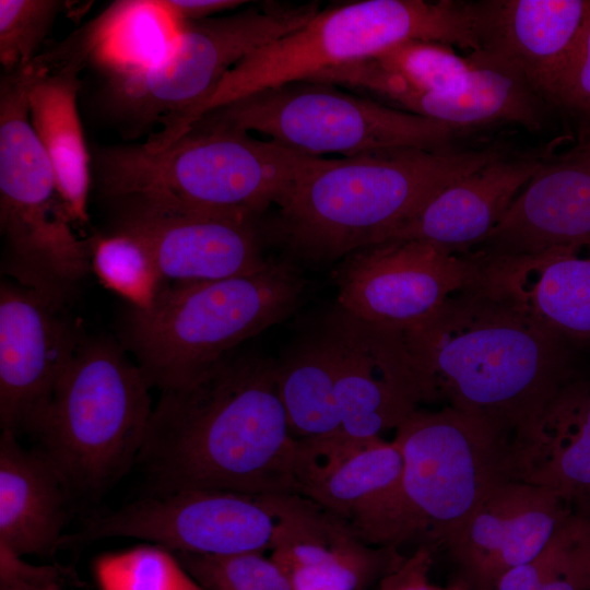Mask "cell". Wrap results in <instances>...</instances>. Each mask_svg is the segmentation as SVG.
I'll use <instances>...</instances> for the list:
<instances>
[{"mask_svg":"<svg viewBox=\"0 0 590 590\" xmlns=\"http://www.w3.org/2000/svg\"><path fill=\"white\" fill-rule=\"evenodd\" d=\"M402 386L417 408L441 402L512 447L575 375L569 343L479 276L432 315L398 332Z\"/></svg>","mask_w":590,"mask_h":590,"instance_id":"obj_1","label":"cell"},{"mask_svg":"<svg viewBox=\"0 0 590 590\" xmlns=\"http://www.w3.org/2000/svg\"><path fill=\"white\" fill-rule=\"evenodd\" d=\"M297 439L282 403L275 359L232 352L161 391L137 460L150 494L222 489L297 495Z\"/></svg>","mask_w":590,"mask_h":590,"instance_id":"obj_2","label":"cell"},{"mask_svg":"<svg viewBox=\"0 0 590 590\" xmlns=\"http://www.w3.org/2000/svg\"><path fill=\"white\" fill-rule=\"evenodd\" d=\"M498 148L399 149L324 158L276 206L270 232L300 266L339 262L381 243Z\"/></svg>","mask_w":590,"mask_h":590,"instance_id":"obj_3","label":"cell"},{"mask_svg":"<svg viewBox=\"0 0 590 590\" xmlns=\"http://www.w3.org/2000/svg\"><path fill=\"white\" fill-rule=\"evenodd\" d=\"M324 158L200 118L165 146H111L96 154L98 187L138 199L256 220L279 206Z\"/></svg>","mask_w":590,"mask_h":590,"instance_id":"obj_4","label":"cell"},{"mask_svg":"<svg viewBox=\"0 0 590 590\" xmlns=\"http://www.w3.org/2000/svg\"><path fill=\"white\" fill-rule=\"evenodd\" d=\"M305 288L302 268L286 258L252 274L164 285L149 308L123 314L121 345L152 388L179 387L291 317Z\"/></svg>","mask_w":590,"mask_h":590,"instance_id":"obj_5","label":"cell"},{"mask_svg":"<svg viewBox=\"0 0 590 590\" xmlns=\"http://www.w3.org/2000/svg\"><path fill=\"white\" fill-rule=\"evenodd\" d=\"M409 40L479 50L467 2L357 0L320 10L297 30L255 50L233 67L197 107L165 128L175 139L205 114L252 93L311 80L324 71L370 59Z\"/></svg>","mask_w":590,"mask_h":590,"instance_id":"obj_6","label":"cell"},{"mask_svg":"<svg viewBox=\"0 0 590 590\" xmlns=\"http://www.w3.org/2000/svg\"><path fill=\"white\" fill-rule=\"evenodd\" d=\"M151 388L121 344L81 340L32 435L71 498L101 497L137 464Z\"/></svg>","mask_w":590,"mask_h":590,"instance_id":"obj_7","label":"cell"},{"mask_svg":"<svg viewBox=\"0 0 590 590\" xmlns=\"http://www.w3.org/2000/svg\"><path fill=\"white\" fill-rule=\"evenodd\" d=\"M28 68L0 84V228L2 271L63 306L91 271V241L74 233L51 163L28 116Z\"/></svg>","mask_w":590,"mask_h":590,"instance_id":"obj_8","label":"cell"},{"mask_svg":"<svg viewBox=\"0 0 590 590\" xmlns=\"http://www.w3.org/2000/svg\"><path fill=\"white\" fill-rule=\"evenodd\" d=\"M201 118L261 133L318 157L328 153L350 157L399 149H445L464 133L448 123L315 80L252 93Z\"/></svg>","mask_w":590,"mask_h":590,"instance_id":"obj_9","label":"cell"},{"mask_svg":"<svg viewBox=\"0 0 590 590\" xmlns=\"http://www.w3.org/2000/svg\"><path fill=\"white\" fill-rule=\"evenodd\" d=\"M409 540L446 545L485 496L516 480L512 444L479 420L444 406L414 410L396 429Z\"/></svg>","mask_w":590,"mask_h":590,"instance_id":"obj_10","label":"cell"},{"mask_svg":"<svg viewBox=\"0 0 590 590\" xmlns=\"http://www.w3.org/2000/svg\"><path fill=\"white\" fill-rule=\"evenodd\" d=\"M319 11L317 2H266L224 16L185 22L158 62L109 79L115 108L135 125L172 122L203 102L245 57L303 26Z\"/></svg>","mask_w":590,"mask_h":590,"instance_id":"obj_11","label":"cell"},{"mask_svg":"<svg viewBox=\"0 0 590 590\" xmlns=\"http://www.w3.org/2000/svg\"><path fill=\"white\" fill-rule=\"evenodd\" d=\"M279 526L273 496L184 489L137 499L88 517L61 546L133 538L173 552L227 555L271 550Z\"/></svg>","mask_w":590,"mask_h":590,"instance_id":"obj_12","label":"cell"},{"mask_svg":"<svg viewBox=\"0 0 590 590\" xmlns=\"http://www.w3.org/2000/svg\"><path fill=\"white\" fill-rule=\"evenodd\" d=\"M480 261L423 240H385L357 249L331 272L337 304L378 328L402 332L480 274Z\"/></svg>","mask_w":590,"mask_h":590,"instance_id":"obj_13","label":"cell"},{"mask_svg":"<svg viewBox=\"0 0 590 590\" xmlns=\"http://www.w3.org/2000/svg\"><path fill=\"white\" fill-rule=\"evenodd\" d=\"M402 467L393 440L320 442L299 460L297 495L338 518L362 542L396 548L409 542Z\"/></svg>","mask_w":590,"mask_h":590,"instance_id":"obj_14","label":"cell"},{"mask_svg":"<svg viewBox=\"0 0 590 590\" xmlns=\"http://www.w3.org/2000/svg\"><path fill=\"white\" fill-rule=\"evenodd\" d=\"M118 201L122 209L116 231L145 245L164 282L252 274L271 261L263 256L253 219L138 199Z\"/></svg>","mask_w":590,"mask_h":590,"instance_id":"obj_15","label":"cell"},{"mask_svg":"<svg viewBox=\"0 0 590 590\" xmlns=\"http://www.w3.org/2000/svg\"><path fill=\"white\" fill-rule=\"evenodd\" d=\"M61 308L19 284L1 283V430L33 435L81 342Z\"/></svg>","mask_w":590,"mask_h":590,"instance_id":"obj_16","label":"cell"},{"mask_svg":"<svg viewBox=\"0 0 590 590\" xmlns=\"http://www.w3.org/2000/svg\"><path fill=\"white\" fill-rule=\"evenodd\" d=\"M571 511L554 492L508 480L485 496L445 546L472 590H488L504 573L536 557Z\"/></svg>","mask_w":590,"mask_h":590,"instance_id":"obj_17","label":"cell"},{"mask_svg":"<svg viewBox=\"0 0 590 590\" xmlns=\"http://www.w3.org/2000/svg\"><path fill=\"white\" fill-rule=\"evenodd\" d=\"M334 355V400L344 437L368 441L417 408L400 387L398 332L373 326L337 303L323 312Z\"/></svg>","mask_w":590,"mask_h":590,"instance_id":"obj_18","label":"cell"},{"mask_svg":"<svg viewBox=\"0 0 590 590\" xmlns=\"http://www.w3.org/2000/svg\"><path fill=\"white\" fill-rule=\"evenodd\" d=\"M279 526L271 558L293 590H366L403 558L394 547L373 548L342 521L299 495L273 496Z\"/></svg>","mask_w":590,"mask_h":590,"instance_id":"obj_19","label":"cell"},{"mask_svg":"<svg viewBox=\"0 0 590 590\" xmlns=\"http://www.w3.org/2000/svg\"><path fill=\"white\" fill-rule=\"evenodd\" d=\"M590 247V145L542 166L469 253L491 258Z\"/></svg>","mask_w":590,"mask_h":590,"instance_id":"obj_20","label":"cell"},{"mask_svg":"<svg viewBox=\"0 0 590 590\" xmlns=\"http://www.w3.org/2000/svg\"><path fill=\"white\" fill-rule=\"evenodd\" d=\"M468 5L477 51L512 66L552 105L590 0H484Z\"/></svg>","mask_w":590,"mask_h":590,"instance_id":"obj_21","label":"cell"},{"mask_svg":"<svg viewBox=\"0 0 590 590\" xmlns=\"http://www.w3.org/2000/svg\"><path fill=\"white\" fill-rule=\"evenodd\" d=\"M90 58L87 30L28 64L32 127L54 168L60 197L74 223H86L90 156L78 108L79 73Z\"/></svg>","mask_w":590,"mask_h":590,"instance_id":"obj_22","label":"cell"},{"mask_svg":"<svg viewBox=\"0 0 590 590\" xmlns=\"http://www.w3.org/2000/svg\"><path fill=\"white\" fill-rule=\"evenodd\" d=\"M472 71L467 84L447 94L421 93L373 75L350 71V88L373 93L397 108L435 119L461 130L515 123L531 131L542 129L548 104L523 75L504 60L483 51L469 55Z\"/></svg>","mask_w":590,"mask_h":590,"instance_id":"obj_23","label":"cell"},{"mask_svg":"<svg viewBox=\"0 0 590 590\" xmlns=\"http://www.w3.org/2000/svg\"><path fill=\"white\" fill-rule=\"evenodd\" d=\"M543 162L503 154L446 187L386 240H423L469 253L499 223Z\"/></svg>","mask_w":590,"mask_h":590,"instance_id":"obj_24","label":"cell"},{"mask_svg":"<svg viewBox=\"0 0 590 590\" xmlns=\"http://www.w3.org/2000/svg\"><path fill=\"white\" fill-rule=\"evenodd\" d=\"M477 257L482 276L566 342H590V247Z\"/></svg>","mask_w":590,"mask_h":590,"instance_id":"obj_25","label":"cell"},{"mask_svg":"<svg viewBox=\"0 0 590 590\" xmlns=\"http://www.w3.org/2000/svg\"><path fill=\"white\" fill-rule=\"evenodd\" d=\"M514 470L573 511L590 506V381L574 376L559 389L514 447Z\"/></svg>","mask_w":590,"mask_h":590,"instance_id":"obj_26","label":"cell"},{"mask_svg":"<svg viewBox=\"0 0 590 590\" xmlns=\"http://www.w3.org/2000/svg\"><path fill=\"white\" fill-rule=\"evenodd\" d=\"M71 496L49 460L0 436V544L13 553L51 556L61 547Z\"/></svg>","mask_w":590,"mask_h":590,"instance_id":"obj_27","label":"cell"},{"mask_svg":"<svg viewBox=\"0 0 590 590\" xmlns=\"http://www.w3.org/2000/svg\"><path fill=\"white\" fill-rule=\"evenodd\" d=\"M279 393L296 439L340 432L334 355L323 314L303 328L275 359Z\"/></svg>","mask_w":590,"mask_h":590,"instance_id":"obj_28","label":"cell"},{"mask_svg":"<svg viewBox=\"0 0 590 590\" xmlns=\"http://www.w3.org/2000/svg\"><path fill=\"white\" fill-rule=\"evenodd\" d=\"M184 24L163 0L116 1L86 24L90 58L110 78L143 71L169 51Z\"/></svg>","mask_w":590,"mask_h":590,"instance_id":"obj_29","label":"cell"},{"mask_svg":"<svg viewBox=\"0 0 590 590\" xmlns=\"http://www.w3.org/2000/svg\"><path fill=\"white\" fill-rule=\"evenodd\" d=\"M351 69L421 93L447 94L462 88L471 74L470 57L452 46L409 40L370 59L345 64Z\"/></svg>","mask_w":590,"mask_h":590,"instance_id":"obj_30","label":"cell"},{"mask_svg":"<svg viewBox=\"0 0 590 590\" xmlns=\"http://www.w3.org/2000/svg\"><path fill=\"white\" fill-rule=\"evenodd\" d=\"M91 267L105 287L134 308H149L164 286L149 249L125 232L116 231L91 241Z\"/></svg>","mask_w":590,"mask_h":590,"instance_id":"obj_31","label":"cell"},{"mask_svg":"<svg viewBox=\"0 0 590 590\" xmlns=\"http://www.w3.org/2000/svg\"><path fill=\"white\" fill-rule=\"evenodd\" d=\"M93 573L99 590H203L175 552L154 543L102 554Z\"/></svg>","mask_w":590,"mask_h":590,"instance_id":"obj_32","label":"cell"},{"mask_svg":"<svg viewBox=\"0 0 590 590\" xmlns=\"http://www.w3.org/2000/svg\"><path fill=\"white\" fill-rule=\"evenodd\" d=\"M175 554L203 590H293L283 569L260 552Z\"/></svg>","mask_w":590,"mask_h":590,"instance_id":"obj_33","label":"cell"},{"mask_svg":"<svg viewBox=\"0 0 590 590\" xmlns=\"http://www.w3.org/2000/svg\"><path fill=\"white\" fill-rule=\"evenodd\" d=\"M59 0H0V61L5 73L31 64L58 14Z\"/></svg>","mask_w":590,"mask_h":590,"instance_id":"obj_34","label":"cell"},{"mask_svg":"<svg viewBox=\"0 0 590 590\" xmlns=\"http://www.w3.org/2000/svg\"><path fill=\"white\" fill-rule=\"evenodd\" d=\"M562 529L536 557L504 573L488 590H588L571 570Z\"/></svg>","mask_w":590,"mask_h":590,"instance_id":"obj_35","label":"cell"},{"mask_svg":"<svg viewBox=\"0 0 590 590\" xmlns=\"http://www.w3.org/2000/svg\"><path fill=\"white\" fill-rule=\"evenodd\" d=\"M552 105L590 117V9L556 84Z\"/></svg>","mask_w":590,"mask_h":590,"instance_id":"obj_36","label":"cell"},{"mask_svg":"<svg viewBox=\"0 0 590 590\" xmlns=\"http://www.w3.org/2000/svg\"><path fill=\"white\" fill-rule=\"evenodd\" d=\"M0 544V590H61V575L54 566H36L27 563Z\"/></svg>","mask_w":590,"mask_h":590,"instance_id":"obj_37","label":"cell"},{"mask_svg":"<svg viewBox=\"0 0 590 590\" xmlns=\"http://www.w3.org/2000/svg\"><path fill=\"white\" fill-rule=\"evenodd\" d=\"M562 533L571 570L590 590V506L571 511Z\"/></svg>","mask_w":590,"mask_h":590,"instance_id":"obj_38","label":"cell"},{"mask_svg":"<svg viewBox=\"0 0 590 590\" xmlns=\"http://www.w3.org/2000/svg\"><path fill=\"white\" fill-rule=\"evenodd\" d=\"M433 564L432 546L418 548L381 578L378 590H433L429 570Z\"/></svg>","mask_w":590,"mask_h":590,"instance_id":"obj_39","label":"cell"},{"mask_svg":"<svg viewBox=\"0 0 590 590\" xmlns=\"http://www.w3.org/2000/svg\"><path fill=\"white\" fill-rule=\"evenodd\" d=\"M165 7L181 22L200 21L234 10L247 1L238 0H163Z\"/></svg>","mask_w":590,"mask_h":590,"instance_id":"obj_40","label":"cell"},{"mask_svg":"<svg viewBox=\"0 0 590 590\" xmlns=\"http://www.w3.org/2000/svg\"><path fill=\"white\" fill-rule=\"evenodd\" d=\"M433 590H472L470 583L467 581L465 578H459L455 581L450 582L449 585L445 587L434 586Z\"/></svg>","mask_w":590,"mask_h":590,"instance_id":"obj_41","label":"cell"},{"mask_svg":"<svg viewBox=\"0 0 590 590\" xmlns=\"http://www.w3.org/2000/svg\"><path fill=\"white\" fill-rule=\"evenodd\" d=\"M586 142L590 145V139H588Z\"/></svg>","mask_w":590,"mask_h":590,"instance_id":"obj_42","label":"cell"}]
</instances>
